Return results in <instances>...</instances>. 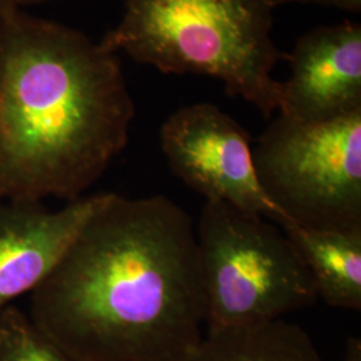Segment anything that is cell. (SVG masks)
Here are the masks:
<instances>
[{"instance_id": "9", "label": "cell", "mask_w": 361, "mask_h": 361, "mask_svg": "<svg viewBox=\"0 0 361 361\" xmlns=\"http://www.w3.org/2000/svg\"><path fill=\"white\" fill-rule=\"evenodd\" d=\"M310 271L325 304L361 310V231L312 229L295 222L280 226Z\"/></svg>"}, {"instance_id": "6", "label": "cell", "mask_w": 361, "mask_h": 361, "mask_svg": "<svg viewBox=\"0 0 361 361\" xmlns=\"http://www.w3.org/2000/svg\"><path fill=\"white\" fill-rule=\"evenodd\" d=\"M161 149L169 168L207 201H221L281 226L283 213L258 182L250 135L219 106H183L164 122Z\"/></svg>"}, {"instance_id": "1", "label": "cell", "mask_w": 361, "mask_h": 361, "mask_svg": "<svg viewBox=\"0 0 361 361\" xmlns=\"http://www.w3.org/2000/svg\"><path fill=\"white\" fill-rule=\"evenodd\" d=\"M30 312L73 360H188L205 325L193 219L162 194H106Z\"/></svg>"}, {"instance_id": "4", "label": "cell", "mask_w": 361, "mask_h": 361, "mask_svg": "<svg viewBox=\"0 0 361 361\" xmlns=\"http://www.w3.org/2000/svg\"><path fill=\"white\" fill-rule=\"evenodd\" d=\"M195 235L207 329L268 323L317 301L307 267L271 221L207 201Z\"/></svg>"}, {"instance_id": "2", "label": "cell", "mask_w": 361, "mask_h": 361, "mask_svg": "<svg viewBox=\"0 0 361 361\" xmlns=\"http://www.w3.org/2000/svg\"><path fill=\"white\" fill-rule=\"evenodd\" d=\"M134 116L118 54L25 10L0 18V201L83 197Z\"/></svg>"}, {"instance_id": "3", "label": "cell", "mask_w": 361, "mask_h": 361, "mask_svg": "<svg viewBox=\"0 0 361 361\" xmlns=\"http://www.w3.org/2000/svg\"><path fill=\"white\" fill-rule=\"evenodd\" d=\"M274 10L273 0H125L99 42L164 74L219 79L269 118L281 102L273 70L286 56L271 37Z\"/></svg>"}, {"instance_id": "10", "label": "cell", "mask_w": 361, "mask_h": 361, "mask_svg": "<svg viewBox=\"0 0 361 361\" xmlns=\"http://www.w3.org/2000/svg\"><path fill=\"white\" fill-rule=\"evenodd\" d=\"M186 361H324L310 335L283 319L207 329Z\"/></svg>"}, {"instance_id": "5", "label": "cell", "mask_w": 361, "mask_h": 361, "mask_svg": "<svg viewBox=\"0 0 361 361\" xmlns=\"http://www.w3.org/2000/svg\"><path fill=\"white\" fill-rule=\"evenodd\" d=\"M253 162L285 222L361 231V110L323 122L279 114L253 147Z\"/></svg>"}, {"instance_id": "13", "label": "cell", "mask_w": 361, "mask_h": 361, "mask_svg": "<svg viewBox=\"0 0 361 361\" xmlns=\"http://www.w3.org/2000/svg\"><path fill=\"white\" fill-rule=\"evenodd\" d=\"M49 1H56V0H0V18L15 11H22L30 6L49 3Z\"/></svg>"}, {"instance_id": "12", "label": "cell", "mask_w": 361, "mask_h": 361, "mask_svg": "<svg viewBox=\"0 0 361 361\" xmlns=\"http://www.w3.org/2000/svg\"><path fill=\"white\" fill-rule=\"evenodd\" d=\"M285 4L325 6V7H334L341 11L353 13H359L361 11V0H273V6L276 8Z\"/></svg>"}, {"instance_id": "14", "label": "cell", "mask_w": 361, "mask_h": 361, "mask_svg": "<svg viewBox=\"0 0 361 361\" xmlns=\"http://www.w3.org/2000/svg\"><path fill=\"white\" fill-rule=\"evenodd\" d=\"M345 361H361V341L360 338L352 337L347 343L345 350Z\"/></svg>"}, {"instance_id": "8", "label": "cell", "mask_w": 361, "mask_h": 361, "mask_svg": "<svg viewBox=\"0 0 361 361\" xmlns=\"http://www.w3.org/2000/svg\"><path fill=\"white\" fill-rule=\"evenodd\" d=\"M106 194L83 195L55 212L40 202L0 201V310L50 274Z\"/></svg>"}, {"instance_id": "11", "label": "cell", "mask_w": 361, "mask_h": 361, "mask_svg": "<svg viewBox=\"0 0 361 361\" xmlns=\"http://www.w3.org/2000/svg\"><path fill=\"white\" fill-rule=\"evenodd\" d=\"M0 361H75L15 307L0 310Z\"/></svg>"}, {"instance_id": "7", "label": "cell", "mask_w": 361, "mask_h": 361, "mask_svg": "<svg viewBox=\"0 0 361 361\" xmlns=\"http://www.w3.org/2000/svg\"><path fill=\"white\" fill-rule=\"evenodd\" d=\"M279 114L323 122L361 110V25L343 22L310 30L285 56Z\"/></svg>"}]
</instances>
